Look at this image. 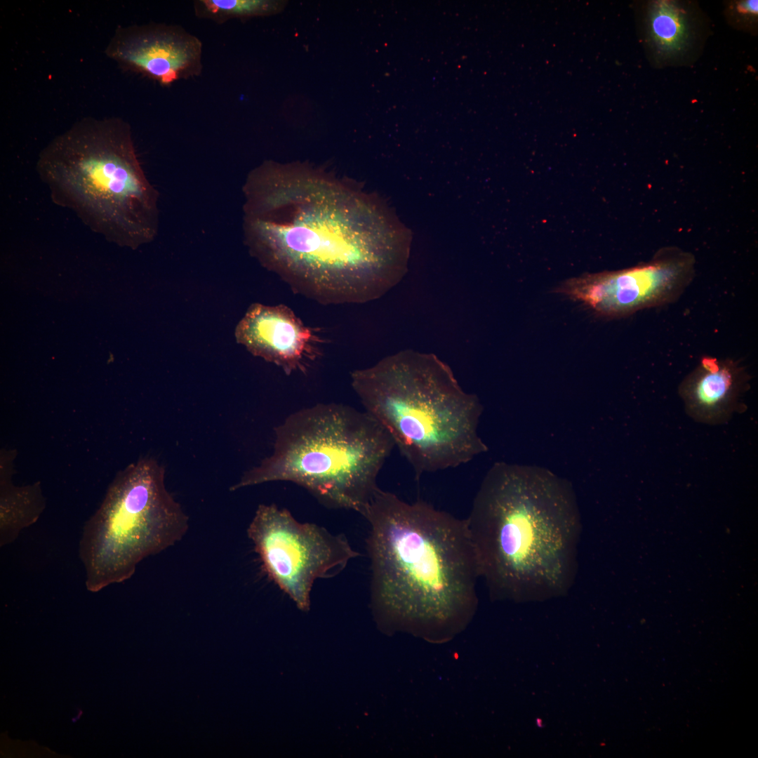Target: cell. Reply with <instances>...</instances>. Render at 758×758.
<instances>
[{"instance_id":"obj_14","label":"cell","mask_w":758,"mask_h":758,"mask_svg":"<svg viewBox=\"0 0 758 758\" xmlns=\"http://www.w3.org/2000/svg\"><path fill=\"white\" fill-rule=\"evenodd\" d=\"M0 477V546L14 542L34 524L46 507L39 483L16 486L12 482L14 451H2Z\"/></svg>"},{"instance_id":"obj_3","label":"cell","mask_w":758,"mask_h":758,"mask_svg":"<svg viewBox=\"0 0 758 758\" xmlns=\"http://www.w3.org/2000/svg\"><path fill=\"white\" fill-rule=\"evenodd\" d=\"M465 519L492 598L545 599L573 585L581 518L566 479L545 467L496 462Z\"/></svg>"},{"instance_id":"obj_5","label":"cell","mask_w":758,"mask_h":758,"mask_svg":"<svg viewBox=\"0 0 758 758\" xmlns=\"http://www.w3.org/2000/svg\"><path fill=\"white\" fill-rule=\"evenodd\" d=\"M36 170L55 204L107 239L134 248L157 236L159 194L122 119L77 121L41 150Z\"/></svg>"},{"instance_id":"obj_6","label":"cell","mask_w":758,"mask_h":758,"mask_svg":"<svg viewBox=\"0 0 758 758\" xmlns=\"http://www.w3.org/2000/svg\"><path fill=\"white\" fill-rule=\"evenodd\" d=\"M273 453L230 489L290 481L324 505L364 514L394 443L365 411L328 403L297 411L274 428Z\"/></svg>"},{"instance_id":"obj_2","label":"cell","mask_w":758,"mask_h":758,"mask_svg":"<svg viewBox=\"0 0 758 758\" xmlns=\"http://www.w3.org/2000/svg\"><path fill=\"white\" fill-rule=\"evenodd\" d=\"M362 516L370 526L371 605L378 627L432 642L464 630L480 578L466 519L380 488Z\"/></svg>"},{"instance_id":"obj_12","label":"cell","mask_w":758,"mask_h":758,"mask_svg":"<svg viewBox=\"0 0 758 758\" xmlns=\"http://www.w3.org/2000/svg\"><path fill=\"white\" fill-rule=\"evenodd\" d=\"M639 26L647 58L657 68L693 65L711 31L707 15L690 1H644Z\"/></svg>"},{"instance_id":"obj_4","label":"cell","mask_w":758,"mask_h":758,"mask_svg":"<svg viewBox=\"0 0 758 758\" xmlns=\"http://www.w3.org/2000/svg\"><path fill=\"white\" fill-rule=\"evenodd\" d=\"M350 377L364 411L390 434L416 479L488 451L478 432L480 400L435 354L402 350Z\"/></svg>"},{"instance_id":"obj_11","label":"cell","mask_w":758,"mask_h":758,"mask_svg":"<svg viewBox=\"0 0 758 758\" xmlns=\"http://www.w3.org/2000/svg\"><path fill=\"white\" fill-rule=\"evenodd\" d=\"M237 342L288 375L306 373L323 354L319 328L306 326L286 305L252 304L237 324Z\"/></svg>"},{"instance_id":"obj_7","label":"cell","mask_w":758,"mask_h":758,"mask_svg":"<svg viewBox=\"0 0 758 758\" xmlns=\"http://www.w3.org/2000/svg\"><path fill=\"white\" fill-rule=\"evenodd\" d=\"M164 479V467L149 457L117 474L79 541L88 591L128 580L142 560L185 536L189 517Z\"/></svg>"},{"instance_id":"obj_16","label":"cell","mask_w":758,"mask_h":758,"mask_svg":"<svg viewBox=\"0 0 758 758\" xmlns=\"http://www.w3.org/2000/svg\"><path fill=\"white\" fill-rule=\"evenodd\" d=\"M757 0L729 1L725 3L727 23L739 31L755 35L758 30Z\"/></svg>"},{"instance_id":"obj_1","label":"cell","mask_w":758,"mask_h":758,"mask_svg":"<svg viewBox=\"0 0 758 758\" xmlns=\"http://www.w3.org/2000/svg\"><path fill=\"white\" fill-rule=\"evenodd\" d=\"M245 243L296 294L364 303L407 271L411 234L375 194L318 168L265 161L243 187Z\"/></svg>"},{"instance_id":"obj_9","label":"cell","mask_w":758,"mask_h":758,"mask_svg":"<svg viewBox=\"0 0 758 758\" xmlns=\"http://www.w3.org/2000/svg\"><path fill=\"white\" fill-rule=\"evenodd\" d=\"M694 258L677 248L658 252L634 267L569 279L555 292L606 317H621L674 300L691 281Z\"/></svg>"},{"instance_id":"obj_8","label":"cell","mask_w":758,"mask_h":758,"mask_svg":"<svg viewBox=\"0 0 758 758\" xmlns=\"http://www.w3.org/2000/svg\"><path fill=\"white\" fill-rule=\"evenodd\" d=\"M247 535L267 575L302 611L317 579L335 576L360 555L343 535L299 522L274 504L258 507Z\"/></svg>"},{"instance_id":"obj_15","label":"cell","mask_w":758,"mask_h":758,"mask_svg":"<svg viewBox=\"0 0 758 758\" xmlns=\"http://www.w3.org/2000/svg\"><path fill=\"white\" fill-rule=\"evenodd\" d=\"M281 4L271 0H196L193 8L198 18L222 24L235 18L274 14L281 8Z\"/></svg>"},{"instance_id":"obj_10","label":"cell","mask_w":758,"mask_h":758,"mask_svg":"<svg viewBox=\"0 0 758 758\" xmlns=\"http://www.w3.org/2000/svg\"><path fill=\"white\" fill-rule=\"evenodd\" d=\"M202 42L178 25L150 22L119 27L106 54L127 70L169 86L199 77Z\"/></svg>"},{"instance_id":"obj_13","label":"cell","mask_w":758,"mask_h":758,"mask_svg":"<svg viewBox=\"0 0 758 758\" xmlns=\"http://www.w3.org/2000/svg\"><path fill=\"white\" fill-rule=\"evenodd\" d=\"M747 378L743 368L732 360L704 357L679 387L688 414L709 424L727 421L740 409L738 400Z\"/></svg>"}]
</instances>
